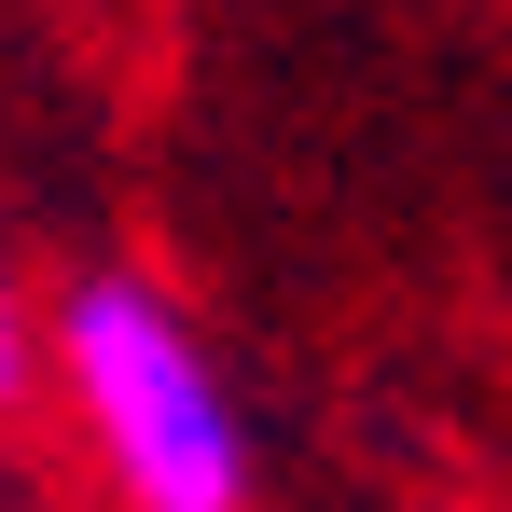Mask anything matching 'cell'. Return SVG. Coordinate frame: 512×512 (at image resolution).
<instances>
[{"instance_id": "1", "label": "cell", "mask_w": 512, "mask_h": 512, "mask_svg": "<svg viewBox=\"0 0 512 512\" xmlns=\"http://www.w3.org/2000/svg\"><path fill=\"white\" fill-rule=\"evenodd\" d=\"M56 374H70V416H84L97 471L125 485V512H250L236 388L153 277H84L56 305Z\"/></svg>"}, {"instance_id": "2", "label": "cell", "mask_w": 512, "mask_h": 512, "mask_svg": "<svg viewBox=\"0 0 512 512\" xmlns=\"http://www.w3.org/2000/svg\"><path fill=\"white\" fill-rule=\"evenodd\" d=\"M28 388V305H14V277H0V402Z\"/></svg>"}]
</instances>
